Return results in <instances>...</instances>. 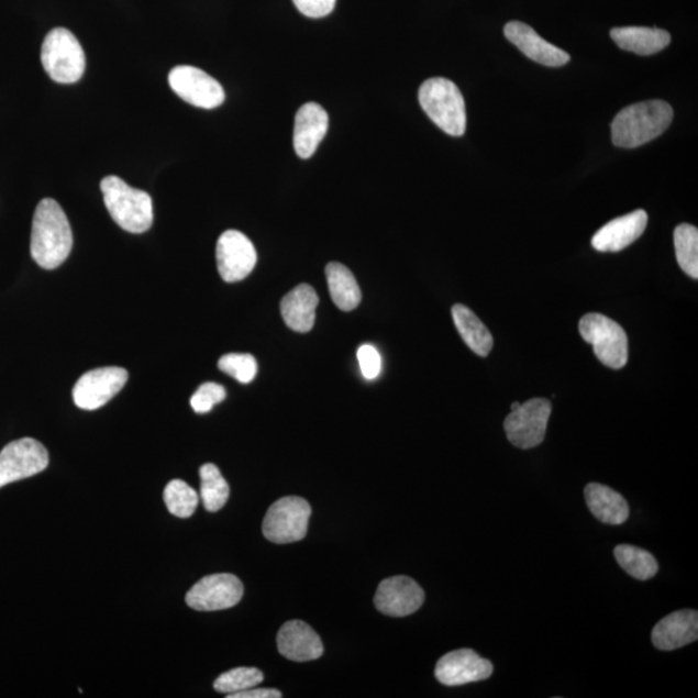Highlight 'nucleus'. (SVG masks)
<instances>
[{"label":"nucleus","mask_w":698,"mask_h":698,"mask_svg":"<svg viewBox=\"0 0 698 698\" xmlns=\"http://www.w3.org/2000/svg\"><path fill=\"white\" fill-rule=\"evenodd\" d=\"M73 247V232L62 206L46 198L36 206L31 253L43 269H55L68 259Z\"/></svg>","instance_id":"nucleus-1"},{"label":"nucleus","mask_w":698,"mask_h":698,"mask_svg":"<svg viewBox=\"0 0 698 698\" xmlns=\"http://www.w3.org/2000/svg\"><path fill=\"white\" fill-rule=\"evenodd\" d=\"M673 117V108L661 100L624 108L612 122V142L620 148H638L663 135Z\"/></svg>","instance_id":"nucleus-2"},{"label":"nucleus","mask_w":698,"mask_h":698,"mask_svg":"<svg viewBox=\"0 0 698 698\" xmlns=\"http://www.w3.org/2000/svg\"><path fill=\"white\" fill-rule=\"evenodd\" d=\"M100 188L110 217L122 230L135 234L151 230L153 202L148 193L130 187L119 176H107Z\"/></svg>","instance_id":"nucleus-3"},{"label":"nucleus","mask_w":698,"mask_h":698,"mask_svg":"<svg viewBox=\"0 0 698 698\" xmlns=\"http://www.w3.org/2000/svg\"><path fill=\"white\" fill-rule=\"evenodd\" d=\"M419 102L430 120L447 135L466 132V104L459 88L446 78H430L419 88Z\"/></svg>","instance_id":"nucleus-4"},{"label":"nucleus","mask_w":698,"mask_h":698,"mask_svg":"<svg viewBox=\"0 0 698 698\" xmlns=\"http://www.w3.org/2000/svg\"><path fill=\"white\" fill-rule=\"evenodd\" d=\"M41 60L44 70L57 84H76L86 69L82 46L68 29L56 27L42 44Z\"/></svg>","instance_id":"nucleus-5"},{"label":"nucleus","mask_w":698,"mask_h":698,"mask_svg":"<svg viewBox=\"0 0 698 698\" xmlns=\"http://www.w3.org/2000/svg\"><path fill=\"white\" fill-rule=\"evenodd\" d=\"M579 333L594 347L599 362L611 369H622L629 359V341L616 321L600 313H589L579 321Z\"/></svg>","instance_id":"nucleus-6"},{"label":"nucleus","mask_w":698,"mask_h":698,"mask_svg":"<svg viewBox=\"0 0 698 698\" xmlns=\"http://www.w3.org/2000/svg\"><path fill=\"white\" fill-rule=\"evenodd\" d=\"M311 506L300 497H284L269 507L263 521V534L268 541L285 545L301 541L308 532Z\"/></svg>","instance_id":"nucleus-7"},{"label":"nucleus","mask_w":698,"mask_h":698,"mask_svg":"<svg viewBox=\"0 0 698 698\" xmlns=\"http://www.w3.org/2000/svg\"><path fill=\"white\" fill-rule=\"evenodd\" d=\"M551 402L547 399H532L521 406L505 419L507 439L519 450H532L545 440Z\"/></svg>","instance_id":"nucleus-8"},{"label":"nucleus","mask_w":698,"mask_h":698,"mask_svg":"<svg viewBox=\"0 0 698 698\" xmlns=\"http://www.w3.org/2000/svg\"><path fill=\"white\" fill-rule=\"evenodd\" d=\"M48 463V452L40 441L32 437L12 441L0 452V488L43 473Z\"/></svg>","instance_id":"nucleus-9"},{"label":"nucleus","mask_w":698,"mask_h":698,"mask_svg":"<svg viewBox=\"0 0 698 698\" xmlns=\"http://www.w3.org/2000/svg\"><path fill=\"white\" fill-rule=\"evenodd\" d=\"M168 84L180 99L197 108L214 109L225 100L222 85L195 66H176L168 76Z\"/></svg>","instance_id":"nucleus-10"},{"label":"nucleus","mask_w":698,"mask_h":698,"mask_svg":"<svg viewBox=\"0 0 698 698\" xmlns=\"http://www.w3.org/2000/svg\"><path fill=\"white\" fill-rule=\"evenodd\" d=\"M244 597V585L230 573L203 577L187 594L188 607L200 612L223 611L237 606Z\"/></svg>","instance_id":"nucleus-11"},{"label":"nucleus","mask_w":698,"mask_h":698,"mask_svg":"<svg viewBox=\"0 0 698 698\" xmlns=\"http://www.w3.org/2000/svg\"><path fill=\"white\" fill-rule=\"evenodd\" d=\"M128 379L129 373L123 367H101L88 372L73 388V399L80 409L97 410L119 395Z\"/></svg>","instance_id":"nucleus-12"},{"label":"nucleus","mask_w":698,"mask_h":698,"mask_svg":"<svg viewBox=\"0 0 698 698\" xmlns=\"http://www.w3.org/2000/svg\"><path fill=\"white\" fill-rule=\"evenodd\" d=\"M256 254L253 242L239 231H226L218 240L217 263L220 276L225 282H240L256 266Z\"/></svg>","instance_id":"nucleus-13"},{"label":"nucleus","mask_w":698,"mask_h":698,"mask_svg":"<svg viewBox=\"0 0 698 698\" xmlns=\"http://www.w3.org/2000/svg\"><path fill=\"white\" fill-rule=\"evenodd\" d=\"M494 674L489 660L477 655L473 650H458L446 653L439 660L435 668L441 685L457 687L488 679Z\"/></svg>","instance_id":"nucleus-14"},{"label":"nucleus","mask_w":698,"mask_h":698,"mask_svg":"<svg viewBox=\"0 0 698 698\" xmlns=\"http://www.w3.org/2000/svg\"><path fill=\"white\" fill-rule=\"evenodd\" d=\"M374 602L380 613L406 617L423 606L424 591L414 579L396 576L380 583Z\"/></svg>","instance_id":"nucleus-15"},{"label":"nucleus","mask_w":698,"mask_h":698,"mask_svg":"<svg viewBox=\"0 0 698 698\" xmlns=\"http://www.w3.org/2000/svg\"><path fill=\"white\" fill-rule=\"evenodd\" d=\"M506 38L523 53L531 60L541 65L563 66L570 62V56L565 51L554 46L542 38L534 29L524 22L512 21L505 26Z\"/></svg>","instance_id":"nucleus-16"},{"label":"nucleus","mask_w":698,"mask_h":698,"mask_svg":"<svg viewBox=\"0 0 698 698\" xmlns=\"http://www.w3.org/2000/svg\"><path fill=\"white\" fill-rule=\"evenodd\" d=\"M649 215L644 210L617 218L595 233L592 247L600 253H619L642 236Z\"/></svg>","instance_id":"nucleus-17"},{"label":"nucleus","mask_w":698,"mask_h":698,"mask_svg":"<svg viewBox=\"0 0 698 698\" xmlns=\"http://www.w3.org/2000/svg\"><path fill=\"white\" fill-rule=\"evenodd\" d=\"M279 653L296 663L318 660L323 655V645L318 633L303 621H289L277 635Z\"/></svg>","instance_id":"nucleus-18"},{"label":"nucleus","mask_w":698,"mask_h":698,"mask_svg":"<svg viewBox=\"0 0 698 698\" xmlns=\"http://www.w3.org/2000/svg\"><path fill=\"white\" fill-rule=\"evenodd\" d=\"M329 130L326 110L315 102L301 107L293 128V149L300 158H311Z\"/></svg>","instance_id":"nucleus-19"},{"label":"nucleus","mask_w":698,"mask_h":698,"mask_svg":"<svg viewBox=\"0 0 698 698\" xmlns=\"http://www.w3.org/2000/svg\"><path fill=\"white\" fill-rule=\"evenodd\" d=\"M698 613L694 609L677 611L661 620L652 631L657 650L674 651L697 641Z\"/></svg>","instance_id":"nucleus-20"},{"label":"nucleus","mask_w":698,"mask_h":698,"mask_svg":"<svg viewBox=\"0 0 698 698\" xmlns=\"http://www.w3.org/2000/svg\"><path fill=\"white\" fill-rule=\"evenodd\" d=\"M320 299L310 285H299L281 301L282 319L293 332H311L315 321Z\"/></svg>","instance_id":"nucleus-21"},{"label":"nucleus","mask_w":698,"mask_h":698,"mask_svg":"<svg viewBox=\"0 0 698 698\" xmlns=\"http://www.w3.org/2000/svg\"><path fill=\"white\" fill-rule=\"evenodd\" d=\"M585 499L592 516L609 525H621L630 516L629 505L616 490L598 483L585 488Z\"/></svg>","instance_id":"nucleus-22"},{"label":"nucleus","mask_w":698,"mask_h":698,"mask_svg":"<svg viewBox=\"0 0 698 698\" xmlns=\"http://www.w3.org/2000/svg\"><path fill=\"white\" fill-rule=\"evenodd\" d=\"M611 36L621 49L642 56L660 53L672 41L671 34L661 29L643 26L614 27Z\"/></svg>","instance_id":"nucleus-23"},{"label":"nucleus","mask_w":698,"mask_h":698,"mask_svg":"<svg viewBox=\"0 0 698 698\" xmlns=\"http://www.w3.org/2000/svg\"><path fill=\"white\" fill-rule=\"evenodd\" d=\"M453 320L462 340L476 355L487 357L494 348V335L477 315L466 306L455 304L452 308Z\"/></svg>","instance_id":"nucleus-24"},{"label":"nucleus","mask_w":698,"mask_h":698,"mask_svg":"<svg viewBox=\"0 0 698 698\" xmlns=\"http://www.w3.org/2000/svg\"><path fill=\"white\" fill-rule=\"evenodd\" d=\"M326 279L335 306L344 312L356 310L362 303L363 293L354 274L341 263H329Z\"/></svg>","instance_id":"nucleus-25"},{"label":"nucleus","mask_w":698,"mask_h":698,"mask_svg":"<svg viewBox=\"0 0 698 698\" xmlns=\"http://www.w3.org/2000/svg\"><path fill=\"white\" fill-rule=\"evenodd\" d=\"M614 557L621 568L635 579L646 580L657 575L658 563L649 551L631 545H619L614 549Z\"/></svg>","instance_id":"nucleus-26"},{"label":"nucleus","mask_w":698,"mask_h":698,"mask_svg":"<svg viewBox=\"0 0 698 698\" xmlns=\"http://www.w3.org/2000/svg\"><path fill=\"white\" fill-rule=\"evenodd\" d=\"M201 498L204 509L209 512L222 510L230 498V485H228L220 469L206 463L200 468Z\"/></svg>","instance_id":"nucleus-27"},{"label":"nucleus","mask_w":698,"mask_h":698,"mask_svg":"<svg viewBox=\"0 0 698 698\" xmlns=\"http://www.w3.org/2000/svg\"><path fill=\"white\" fill-rule=\"evenodd\" d=\"M675 253L679 267L689 277L698 278V231L690 224H680L674 232Z\"/></svg>","instance_id":"nucleus-28"},{"label":"nucleus","mask_w":698,"mask_h":698,"mask_svg":"<svg viewBox=\"0 0 698 698\" xmlns=\"http://www.w3.org/2000/svg\"><path fill=\"white\" fill-rule=\"evenodd\" d=\"M164 499L168 512L176 518L187 519L193 516L200 497L186 481L176 479L167 484Z\"/></svg>","instance_id":"nucleus-29"},{"label":"nucleus","mask_w":698,"mask_h":698,"mask_svg":"<svg viewBox=\"0 0 698 698\" xmlns=\"http://www.w3.org/2000/svg\"><path fill=\"white\" fill-rule=\"evenodd\" d=\"M263 680L264 675L259 668L237 667L220 675L214 683V688L220 694H239L258 687Z\"/></svg>","instance_id":"nucleus-30"},{"label":"nucleus","mask_w":698,"mask_h":698,"mask_svg":"<svg viewBox=\"0 0 698 698\" xmlns=\"http://www.w3.org/2000/svg\"><path fill=\"white\" fill-rule=\"evenodd\" d=\"M218 366L228 376L244 385L253 381L258 374V363L248 354H228L219 359Z\"/></svg>","instance_id":"nucleus-31"},{"label":"nucleus","mask_w":698,"mask_h":698,"mask_svg":"<svg viewBox=\"0 0 698 698\" xmlns=\"http://www.w3.org/2000/svg\"><path fill=\"white\" fill-rule=\"evenodd\" d=\"M226 398L225 388L222 385L212 384V381H208V384H203L200 388L197 389L196 394L190 399V407L193 408L196 413L204 414L209 413L218 403L224 401Z\"/></svg>","instance_id":"nucleus-32"},{"label":"nucleus","mask_w":698,"mask_h":698,"mask_svg":"<svg viewBox=\"0 0 698 698\" xmlns=\"http://www.w3.org/2000/svg\"><path fill=\"white\" fill-rule=\"evenodd\" d=\"M359 369L367 380L376 379L381 370V357L372 344H364L357 351Z\"/></svg>","instance_id":"nucleus-33"},{"label":"nucleus","mask_w":698,"mask_h":698,"mask_svg":"<svg viewBox=\"0 0 698 698\" xmlns=\"http://www.w3.org/2000/svg\"><path fill=\"white\" fill-rule=\"evenodd\" d=\"M292 2L304 16L321 19L333 12L336 0H292Z\"/></svg>","instance_id":"nucleus-34"},{"label":"nucleus","mask_w":698,"mask_h":698,"mask_svg":"<svg viewBox=\"0 0 698 698\" xmlns=\"http://www.w3.org/2000/svg\"><path fill=\"white\" fill-rule=\"evenodd\" d=\"M228 698H281L282 694L277 689L250 688L244 693L226 695Z\"/></svg>","instance_id":"nucleus-35"},{"label":"nucleus","mask_w":698,"mask_h":698,"mask_svg":"<svg viewBox=\"0 0 698 698\" xmlns=\"http://www.w3.org/2000/svg\"><path fill=\"white\" fill-rule=\"evenodd\" d=\"M521 403L519 401L512 402L511 410H517Z\"/></svg>","instance_id":"nucleus-36"}]
</instances>
